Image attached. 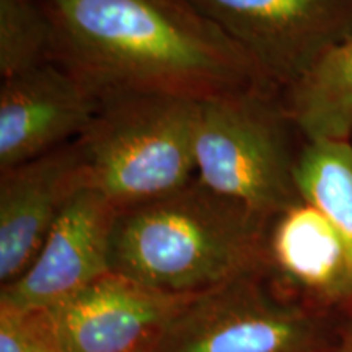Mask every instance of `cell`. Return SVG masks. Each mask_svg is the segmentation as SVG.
I'll return each mask as SVG.
<instances>
[{"mask_svg":"<svg viewBox=\"0 0 352 352\" xmlns=\"http://www.w3.org/2000/svg\"><path fill=\"white\" fill-rule=\"evenodd\" d=\"M52 60L96 98L121 94L204 101L267 87L256 64L186 0H38Z\"/></svg>","mask_w":352,"mask_h":352,"instance_id":"1","label":"cell"},{"mask_svg":"<svg viewBox=\"0 0 352 352\" xmlns=\"http://www.w3.org/2000/svg\"><path fill=\"white\" fill-rule=\"evenodd\" d=\"M266 219L195 178L118 209L109 267L171 296H201L258 271Z\"/></svg>","mask_w":352,"mask_h":352,"instance_id":"2","label":"cell"},{"mask_svg":"<svg viewBox=\"0 0 352 352\" xmlns=\"http://www.w3.org/2000/svg\"><path fill=\"white\" fill-rule=\"evenodd\" d=\"M199 103L153 94L101 98L94 120L77 139L87 188L121 209L191 183Z\"/></svg>","mask_w":352,"mask_h":352,"instance_id":"3","label":"cell"},{"mask_svg":"<svg viewBox=\"0 0 352 352\" xmlns=\"http://www.w3.org/2000/svg\"><path fill=\"white\" fill-rule=\"evenodd\" d=\"M305 139L267 87L199 103L196 178L219 195L270 217L300 199L297 164Z\"/></svg>","mask_w":352,"mask_h":352,"instance_id":"4","label":"cell"},{"mask_svg":"<svg viewBox=\"0 0 352 352\" xmlns=\"http://www.w3.org/2000/svg\"><path fill=\"white\" fill-rule=\"evenodd\" d=\"M318 311L258 271L191 297L155 352H323Z\"/></svg>","mask_w":352,"mask_h":352,"instance_id":"5","label":"cell"},{"mask_svg":"<svg viewBox=\"0 0 352 352\" xmlns=\"http://www.w3.org/2000/svg\"><path fill=\"white\" fill-rule=\"evenodd\" d=\"M283 91L352 34V0H186Z\"/></svg>","mask_w":352,"mask_h":352,"instance_id":"6","label":"cell"},{"mask_svg":"<svg viewBox=\"0 0 352 352\" xmlns=\"http://www.w3.org/2000/svg\"><path fill=\"white\" fill-rule=\"evenodd\" d=\"M258 272L314 310L352 308V245L302 196L264 220Z\"/></svg>","mask_w":352,"mask_h":352,"instance_id":"7","label":"cell"},{"mask_svg":"<svg viewBox=\"0 0 352 352\" xmlns=\"http://www.w3.org/2000/svg\"><path fill=\"white\" fill-rule=\"evenodd\" d=\"M118 208L101 192L82 188L64 206L32 266L3 285L0 305L51 310L111 272L109 253Z\"/></svg>","mask_w":352,"mask_h":352,"instance_id":"8","label":"cell"},{"mask_svg":"<svg viewBox=\"0 0 352 352\" xmlns=\"http://www.w3.org/2000/svg\"><path fill=\"white\" fill-rule=\"evenodd\" d=\"M189 298L108 272L46 311L65 352H155Z\"/></svg>","mask_w":352,"mask_h":352,"instance_id":"9","label":"cell"},{"mask_svg":"<svg viewBox=\"0 0 352 352\" xmlns=\"http://www.w3.org/2000/svg\"><path fill=\"white\" fill-rule=\"evenodd\" d=\"M98 107L100 100L54 60L2 78L0 171L77 140Z\"/></svg>","mask_w":352,"mask_h":352,"instance_id":"10","label":"cell"},{"mask_svg":"<svg viewBox=\"0 0 352 352\" xmlns=\"http://www.w3.org/2000/svg\"><path fill=\"white\" fill-rule=\"evenodd\" d=\"M87 175L77 140L0 171V283H15L32 266L64 206Z\"/></svg>","mask_w":352,"mask_h":352,"instance_id":"11","label":"cell"},{"mask_svg":"<svg viewBox=\"0 0 352 352\" xmlns=\"http://www.w3.org/2000/svg\"><path fill=\"white\" fill-rule=\"evenodd\" d=\"M305 140L352 142V34L280 94Z\"/></svg>","mask_w":352,"mask_h":352,"instance_id":"12","label":"cell"},{"mask_svg":"<svg viewBox=\"0 0 352 352\" xmlns=\"http://www.w3.org/2000/svg\"><path fill=\"white\" fill-rule=\"evenodd\" d=\"M297 188L352 245V142L305 140L297 164Z\"/></svg>","mask_w":352,"mask_h":352,"instance_id":"13","label":"cell"},{"mask_svg":"<svg viewBox=\"0 0 352 352\" xmlns=\"http://www.w3.org/2000/svg\"><path fill=\"white\" fill-rule=\"evenodd\" d=\"M52 60V26L38 0H0V77Z\"/></svg>","mask_w":352,"mask_h":352,"instance_id":"14","label":"cell"},{"mask_svg":"<svg viewBox=\"0 0 352 352\" xmlns=\"http://www.w3.org/2000/svg\"><path fill=\"white\" fill-rule=\"evenodd\" d=\"M0 352H65L46 310L0 305Z\"/></svg>","mask_w":352,"mask_h":352,"instance_id":"15","label":"cell"},{"mask_svg":"<svg viewBox=\"0 0 352 352\" xmlns=\"http://www.w3.org/2000/svg\"><path fill=\"white\" fill-rule=\"evenodd\" d=\"M340 352H352V331H351L349 338H347L344 346H342V349Z\"/></svg>","mask_w":352,"mask_h":352,"instance_id":"16","label":"cell"}]
</instances>
